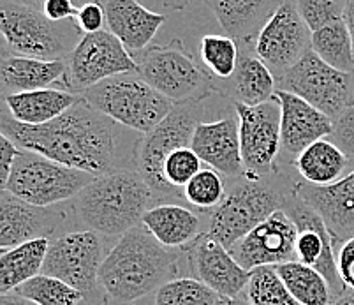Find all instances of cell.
I'll return each mask as SVG.
<instances>
[{"instance_id":"7","label":"cell","mask_w":354,"mask_h":305,"mask_svg":"<svg viewBox=\"0 0 354 305\" xmlns=\"http://www.w3.org/2000/svg\"><path fill=\"white\" fill-rule=\"evenodd\" d=\"M201 115L203 101L175 102L173 110L162 118V122L138 141L134 168L152 189L157 203L183 201L182 196L176 194L164 181L162 166L169 154L183 147H191Z\"/></svg>"},{"instance_id":"43","label":"cell","mask_w":354,"mask_h":305,"mask_svg":"<svg viewBox=\"0 0 354 305\" xmlns=\"http://www.w3.org/2000/svg\"><path fill=\"white\" fill-rule=\"evenodd\" d=\"M20 147L15 145L8 136L0 134V189L4 191L15 166L16 156L20 154Z\"/></svg>"},{"instance_id":"37","label":"cell","mask_w":354,"mask_h":305,"mask_svg":"<svg viewBox=\"0 0 354 305\" xmlns=\"http://www.w3.org/2000/svg\"><path fill=\"white\" fill-rule=\"evenodd\" d=\"M203 160L199 159L198 154L191 147H183V149L175 150L167 156L166 163L162 166L164 181L176 194L183 198L182 191L189 182L201 172Z\"/></svg>"},{"instance_id":"25","label":"cell","mask_w":354,"mask_h":305,"mask_svg":"<svg viewBox=\"0 0 354 305\" xmlns=\"http://www.w3.org/2000/svg\"><path fill=\"white\" fill-rule=\"evenodd\" d=\"M141 224L162 246L171 249L189 247L201 231V215L178 203H157L145 212Z\"/></svg>"},{"instance_id":"27","label":"cell","mask_w":354,"mask_h":305,"mask_svg":"<svg viewBox=\"0 0 354 305\" xmlns=\"http://www.w3.org/2000/svg\"><path fill=\"white\" fill-rule=\"evenodd\" d=\"M292 166L301 181L312 185H330L354 169L346 154L326 138L307 147L296 157Z\"/></svg>"},{"instance_id":"16","label":"cell","mask_w":354,"mask_h":305,"mask_svg":"<svg viewBox=\"0 0 354 305\" xmlns=\"http://www.w3.org/2000/svg\"><path fill=\"white\" fill-rule=\"evenodd\" d=\"M298 228L286 210L272 214L231 247V255L247 270L277 266L296 259Z\"/></svg>"},{"instance_id":"35","label":"cell","mask_w":354,"mask_h":305,"mask_svg":"<svg viewBox=\"0 0 354 305\" xmlns=\"http://www.w3.org/2000/svg\"><path fill=\"white\" fill-rule=\"evenodd\" d=\"M218 295L194 277H176L152 295V305H217Z\"/></svg>"},{"instance_id":"33","label":"cell","mask_w":354,"mask_h":305,"mask_svg":"<svg viewBox=\"0 0 354 305\" xmlns=\"http://www.w3.org/2000/svg\"><path fill=\"white\" fill-rule=\"evenodd\" d=\"M182 194L185 203L194 207L199 214H207L210 217L212 212L226 198L227 185L224 175L208 166L201 168V172L183 187Z\"/></svg>"},{"instance_id":"50","label":"cell","mask_w":354,"mask_h":305,"mask_svg":"<svg viewBox=\"0 0 354 305\" xmlns=\"http://www.w3.org/2000/svg\"><path fill=\"white\" fill-rule=\"evenodd\" d=\"M351 106H354V99H353V102H351Z\"/></svg>"},{"instance_id":"11","label":"cell","mask_w":354,"mask_h":305,"mask_svg":"<svg viewBox=\"0 0 354 305\" xmlns=\"http://www.w3.org/2000/svg\"><path fill=\"white\" fill-rule=\"evenodd\" d=\"M240 124V145L247 178H266L277 172L281 156V104L273 95L257 106L233 102Z\"/></svg>"},{"instance_id":"34","label":"cell","mask_w":354,"mask_h":305,"mask_svg":"<svg viewBox=\"0 0 354 305\" xmlns=\"http://www.w3.org/2000/svg\"><path fill=\"white\" fill-rule=\"evenodd\" d=\"M245 298L250 305H301L288 290L275 266H257L250 270Z\"/></svg>"},{"instance_id":"49","label":"cell","mask_w":354,"mask_h":305,"mask_svg":"<svg viewBox=\"0 0 354 305\" xmlns=\"http://www.w3.org/2000/svg\"><path fill=\"white\" fill-rule=\"evenodd\" d=\"M189 0H171V4L175 6V8H183V6L187 4Z\"/></svg>"},{"instance_id":"21","label":"cell","mask_w":354,"mask_h":305,"mask_svg":"<svg viewBox=\"0 0 354 305\" xmlns=\"http://www.w3.org/2000/svg\"><path fill=\"white\" fill-rule=\"evenodd\" d=\"M191 149L198 154L203 165L217 169L227 178L234 181L245 175L236 111L214 122H199L192 136Z\"/></svg>"},{"instance_id":"45","label":"cell","mask_w":354,"mask_h":305,"mask_svg":"<svg viewBox=\"0 0 354 305\" xmlns=\"http://www.w3.org/2000/svg\"><path fill=\"white\" fill-rule=\"evenodd\" d=\"M347 27H349L351 37H353V46H354V0H347L346 4V15H344Z\"/></svg>"},{"instance_id":"46","label":"cell","mask_w":354,"mask_h":305,"mask_svg":"<svg viewBox=\"0 0 354 305\" xmlns=\"http://www.w3.org/2000/svg\"><path fill=\"white\" fill-rule=\"evenodd\" d=\"M217 305H250V302L243 297H236V298L218 297Z\"/></svg>"},{"instance_id":"24","label":"cell","mask_w":354,"mask_h":305,"mask_svg":"<svg viewBox=\"0 0 354 305\" xmlns=\"http://www.w3.org/2000/svg\"><path fill=\"white\" fill-rule=\"evenodd\" d=\"M221 27L236 43H256L284 0H205Z\"/></svg>"},{"instance_id":"3","label":"cell","mask_w":354,"mask_h":305,"mask_svg":"<svg viewBox=\"0 0 354 305\" xmlns=\"http://www.w3.org/2000/svg\"><path fill=\"white\" fill-rule=\"evenodd\" d=\"M153 192L136 168H122L90 182L76 198L73 212L83 230L102 237H122L141 224L153 207Z\"/></svg>"},{"instance_id":"14","label":"cell","mask_w":354,"mask_h":305,"mask_svg":"<svg viewBox=\"0 0 354 305\" xmlns=\"http://www.w3.org/2000/svg\"><path fill=\"white\" fill-rule=\"evenodd\" d=\"M292 182L282 210L288 212L292 223L298 228L296 261L321 272L326 277L333 298L337 300L346 295L347 290L337 272V246H335L333 235L328 230L323 217L292 189Z\"/></svg>"},{"instance_id":"2","label":"cell","mask_w":354,"mask_h":305,"mask_svg":"<svg viewBox=\"0 0 354 305\" xmlns=\"http://www.w3.org/2000/svg\"><path fill=\"white\" fill-rule=\"evenodd\" d=\"M180 252L166 247L138 224L118 239L99 270L106 297L117 304H134L176 279Z\"/></svg>"},{"instance_id":"4","label":"cell","mask_w":354,"mask_h":305,"mask_svg":"<svg viewBox=\"0 0 354 305\" xmlns=\"http://www.w3.org/2000/svg\"><path fill=\"white\" fill-rule=\"evenodd\" d=\"M284 185L281 168L266 178H234L221 205L208 217L207 235L231 249L272 214L282 210L289 187Z\"/></svg>"},{"instance_id":"1","label":"cell","mask_w":354,"mask_h":305,"mask_svg":"<svg viewBox=\"0 0 354 305\" xmlns=\"http://www.w3.org/2000/svg\"><path fill=\"white\" fill-rule=\"evenodd\" d=\"M0 129L20 149L95 176L134 168L140 141L131 138L134 131L95 110L83 95L71 110L43 125L21 124L4 108Z\"/></svg>"},{"instance_id":"22","label":"cell","mask_w":354,"mask_h":305,"mask_svg":"<svg viewBox=\"0 0 354 305\" xmlns=\"http://www.w3.org/2000/svg\"><path fill=\"white\" fill-rule=\"evenodd\" d=\"M106 25L131 53H141L152 43L166 16L145 8L138 0H101Z\"/></svg>"},{"instance_id":"29","label":"cell","mask_w":354,"mask_h":305,"mask_svg":"<svg viewBox=\"0 0 354 305\" xmlns=\"http://www.w3.org/2000/svg\"><path fill=\"white\" fill-rule=\"evenodd\" d=\"M277 78L259 57L241 55L234 73V101L249 106L263 104L275 94Z\"/></svg>"},{"instance_id":"12","label":"cell","mask_w":354,"mask_h":305,"mask_svg":"<svg viewBox=\"0 0 354 305\" xmlns=\"http://www.w3.org/2000/svg\"><path fill=\"white\" fill-rule=\"evenodd\" d=\"M127 73H140V62L109 30L82 35L67 59V91L83 94L90 86Z\"/></svg>"},{"instance_id":"13","label":"cell","mask_w":354,"mask_h":305,"mask_svg":"<svg viewBox=\"0 0 354 305\" xmlns=\"http://www.w3.org/2000/svg\"><path fill=\"white\" fill-rule=\"evenodd\" d=\"M279 89L305 99L331 118L339 117L354 99L351 75L331 67L312 48L286 71Z\"/></svg>"},{"instance_id":"8","label":"cell","mask_w":354,"mask_h":305,"mask_svg":"<svg viewBox=\"0 0 354 305\" xmlns=\"http://www.w3.org/2000/svg\"><path fill=\"white\" fill-rule=\"evenodd\" d=\"M97 176L60 165L41 154L20 150L4 191L37 207H55L80 194Z\"/></svg>"},{"instance_id":"10","label":"cell","mask_w":354,"mask_h":305,"mask_svg":"<svg viewBox=\"0 0 354 305\" xmlns=\"http://www.w3.org/2000/svg\"><path fill=\"white\" fill-rule=\"evenodd\" d=\"M104 243L95 231H62L50 240L41 274L67 282L73 288L94 297L97 293L99 270L104 261Z\"/></svg>"},{"instance_id":"15","label":"cell","mask_w":354,"mask_h":305,"mask_svg":"<svg viewBox=\"0 0 354 305\" xmlns=\"http://www.w3.org/2000/svg\"><path fill=\"white\" fill-rule=\"evenodd\" d=\"M256 53L270 67L277 82L312 48V30L296 8V0H284L257 35Z\"/></svg>"},{"instance_id":"32","label":"cell","mask_w":354,"mask_h":305,"mask_svg":"<svg viewBox=\"0 0 354 305\" xmlns=\"http://www.w3.org/2000/svg\"><path fill=\"white\" fill-rule=\"evenodd\" d=\"M12 293L28 298L37 305H83L86 302L85 293L46 274L35 275L18 286Z\"/></svg>"},{"instance_id":"18","label":"cell","mask_w":354,"mask_h":305,"mask_svg":"<svg viewBox=\"0 0 354 305\" xmlns=\"http://www.w3.org/2000/svg\"><path fill=\"white\" fill-rule=\"evenodd\" d=\"M187 256L196 279L207 284L218 297L236 298L245 293L250 270L243 268L230 249L207 233L199 235V239L189 246Z\"/></svg>"},{"instance_id":"17","label":"cell","mask_w":354,"mask_h":305,"mask_svg":"<svg viewBox=\"0 0 354 305\" xmlns=\"http://www.w3.org/2000/svg\"><path fill=\"white\" fill-rule=\"evenodd\" d=\"M66 214L53 207H37L9 191L0 194V250L37 239H53L66 226Z\"/></svg>"},{"instance_id":"23","label":"cell","mask_w":354,"mask_h":305,"mask_svg":"<svg viewBox=\"0 0 354 305\" xmlns=\"http://www.w3.org/2000/svg\"><path fill=\"white\" fill-rule=\"evenodd\" d=\"M0 82L6 95L50 89H67V60H43L21 55H4L0 62Z\"/></svg>"},{"instance_id":"19","label":"cell","mask_w":354,"mask_h":305,"mask_svg":"<svg viewBox=\"0 0 354 305\" xmlns=\"http://www.w3.org/2000/svg\"><path fill=\"white\" fill-rule=\"evenodd\" d=\"M273 95L281 104V156L295 163L307 147L333 133V118L305 99L281 89Z\"/></svg>"},{"instance_id":"30","label":"cell","mask_w":354,"mask_h":305,"mask_svg":"<svg viewBox=\"0 0 354 305\" xmlns=\"http://www.w3.org/2000/svg\"><path fill=\"white\" fill-rule=\"evenodd\" d=\"M288 290L301 305H331L335 300L326 277L300 261H288L275 266Z\"/></svg>"},{"instance_id":"47","label":"cell","mask_w":354,"mask_h":305,"mask_svg":"<svg viewBox=\"0 0 354 305\" xmlns=\"http://www.w3.org/2000/svg\"><path fill=\"white\" fill-rule=\"evenodd\" d=\"M331 305H354V293L353 291H349V293L342 295L340 298L331 302Z\"/></svg>"},{"instance_id":"28","label":"cell","mask_w":354,"mask_h":305,"mask_svg":"<svg viewBox=\"0 0 354 305\" xmlns=\"http://www.w3.org/2000/svg\"><path fill=\"white\" fill-rule=\"evenodd\" d=\"M50 239H37L0 250V293L8 295L43 272Z\"/></svg>"},{"instance_id":"26","label":"cell","mask_w":354,"mask_h":305,"mask_svg":"<svg viewBox=\"0 0 354 305\" xmlns=\"http://www.w3.org/2000/svg\"><path fill=\"white\" fill-rule=\"evenodd\" d=\"M82 99V94L64 89H41L4 98L6 110L15 120L27 125H43L59 118Z\"/></svg>"},{"instance_id":"41","label":"cell","mask_w":354,"mask_h":305,"mask_svg":"<svg viewBox=\"0 0 354 305\" xmlns=\"http://www.w3.org/2000/svg\"><path fill=\"white\" fill-rule=\"evenodd\" d=\"M337 272L340 281L346 286L347 293H354V237L337 249Z\"/></svg>"},{"instance_id":"38","label":"cell","mask_w":354,"mask_h":305,"mask_svg":"<svg viewBox=\"0 0 354 305\" xmlns=\"http://www.w3.org/2000/svg\"><path fill=\"white\" fill-rule=\"evenodd\" d=\"M347 0H296V8L312 32L344 20Z\"/></svg>"},{"instance_id":"48","label":"cell","mask_w":354,"mask_h":305,"mask_svg":"<svg viewBox=\"0 0 354 305\" xmlns=\"http://www.w3.org/2000/svg\"><path fill=\"white\" fill-rule=\"evenodd\" d=\"M21 2H24V4H27V6H32V8H35V9H41V8H43V4H44V0H21ZM74 2H76L78 6H83L86 0H74Z\"/></svg>"},{"instance_id":"39","label":"cell","mask_w":354,"mask_h":305,"mask_svg":"<svg viewBox=\"0 0 354 305\" xmlns=\"http://www.w3.org/2000/svg\"><path fill=\"white\" fill-rule=\"evenodd\" d=\"M330 140L339 147L354 168V106H349L333 118V133Z\"/></svg>"},{"instance_id":"31","label":"cell","mask_w":354,"mask_h":305,"mask_svg":"<svg viewBox=\"0 0 354 305\" xmlns=\"http://www.w3.org/2000/svg\"><path fill=\"white\" fill-rule=\"evenodd\" d=\"M312 50L335 69L353 75L354 46L346 20H339L312 32Z\"/></svg>"},{"instance_id":"20","label":"cell","mask_w":354,"mask_h":305,"mask_svg":"<svg viewBox=\"0 0 354 305\" xmlns=\"http://www.w3.org/2000/svg\"><path fill=\"white\" fill-rule=\"evenodd\" d=\"M292 189L323 217L337 249L354 237V169L330 185H312L300 178L292 182Z\"/></svg>"},{"instance_id":"9","label":"cell","mask_w":354,"mask_h":305,"mask_svg":"<svg viewBox=\"0 0 354 305\" xmlns=\"http://www.w3.org/2000/svg\"><path fill=\"white\" fill-rule=\"evenodd\" d=\"M140 75L173 102L205 101L217 89L178 39L143 51Z\"/></svg>"},{"instance_id":"36","label":"cell","mask_w":354,"mask_h":305,"mask_svg":"<svg viewBox=\"0 0 354 305\" xmlns=\"http://www.w3.org/2000/svg\"><path fill=\"white\" fill-rule=\"evenodd\" d=\"M199 55L212 75L221 80L234 76L238 67V44L230 35L208 34L199 44Z\"/></svg>"},{"instance_id":"5","label":"cell","mask_w":354,"mask_h":305,"mask_svg":"<svg viewBox=\"0 0 354 305\" xmlns=\"http://www.w3.org/2000/svg\"><path fill=\"white\" fill-rule=\"evenodd\" d=\"M0 30L12 55L43 60H67L82 30L71 21H51L41 9L21 0H2Z\"/></svg>"},{"instance_id":"42","label":"cell","mask_w":354,"mask_h":305,"mask_svg":"<svg viewBox=\"0 0 354 305\" xmlns=\"http://www.w3.org/2000/svg\"><path fill=\"white\" fill-rule=\"evenodd\" d=\"M80 6L74 0H44L41 11L51 21L76 20Z\"/></svg>"},{"instance_id":"6","label":"cell","mask_w":354,"mask_h":305,"mask_svg":"<svg viewBox=\"0 0 354 305\" xmlns=\"http://www.w3.org/2000/svg\"><path fill=\"white\" fill-rule=\"evenodd\" d=\"M82 95L95 110L140 134L150 133L175 106L171 99L145 82L140 73L108 78Z\"/></svg>"},{"instance_id":"44","label":"cell","mask_w":354,"mask_h":305,"mask_svg":"<svg viewBox=\"0 0 354 305\" xmlns=\"http://www.w3.org/2000/svg\"><path fill=\"white\" fill-rule=\"evenodd\" d=\"M0 305H37V304H34V302L28 300V298L20 297V295L8 293L0 297Z\"/></svg>"},{"instance_id":"40","label":"cell","mask_w":354,"mask_h":305,"mask_svg":"<svg viewBox=\"0 0 354 305\" xmlns=\"http://www.w3.org/2000/svg\"><path fill=\"white\" fill-rule=\"evenodd\" d=\"M76 25L80 27L82 34H95V32L104 30L102 25L106 24V11L104 6L94 0V2H85L83 6H80L78 16H76Z\"/></svg>"}]
</instances>
